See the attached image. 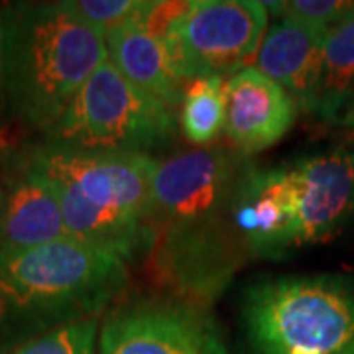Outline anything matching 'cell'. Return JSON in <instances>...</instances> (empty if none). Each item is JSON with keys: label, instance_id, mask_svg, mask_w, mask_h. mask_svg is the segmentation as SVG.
Masks as SVG:
<instances>
[{"label": "cell", "instance_id": "cell-1", "mask_svg": "<svg viewBox=\"0 0 354 354\" xmlns=\"http://www.w3.org/2000/svg\"><path fill=\"white\" fill-rule=\"evenodd\" d=\"M248 169L242 156L215 146L160 162L150 201L152 252L171 293L207 304L234 274L244 244L232 207Z\"/></svg>", "mask_w": 354, "mask_h": 354}, {"label": "cell", "instance_id": "cell-2", "mask_svg": "<svg viewBox=\"0 0 354 354\" xmlns=\"http://www.w3.org/2000/svg\"><path fill=\"white\" fill-rule=\"evenodd\" d=\"M127 281L124 260L71 239L0 248V354L57 327L99 319Z\"/></svg>", "mask_w": 354, "mask_h": 354}, {"label": "cell", "instance_id": "cell-3", "mask_svg": "<svg viewBox=\"0 0 354 354\" xmlns=\"http://www.w3.org/2000/svg\"><path fill=\"white\" fill-rule=\"evenodd\" d=\"M57 191L67 239L134 262L156 244L150 201L160 162L148 153L83 152L44 142L28 153Z\"/></svg>", "mask_w": 354, "mask_h": 354}, {"label": "cell", "instance_id": "cell-4", "mask_svg": "<svg viewBox=\"0 0 354 354\" xmlns=\"http://www.w3.org/2000/svg\"><path fill=\"white\" fill-rule=\"evenodd\" d=\"M4 95L14 114L48 134L77 91L109 59L104 32L64 2H16L0 10Z\"/></svg>", "mask_w": 354, "mask_h": 354}, {"label": "cell", "instance_id": "cell-5", "mask_svg": "<svg viewBox=\"0 0 354 354\" xmlns=\"http://www.w3.org/2000/svg\"><path fill=\"white\" fill-rule=\"evenodd\" d=\"M242 325L256 354H354V278H266L242 295Z\"/></svg>", "mask_w": 354, "mask_h": 354}, {"label": "cell", "instance_id": "cell-6", "mask_svg": "<svg viewBox=\"0 0 354 354\" xmlns=\"http://www.w3.org/2000/svg\"><path fill=\"white\" fill-rule=\"evenodd\" d=\"M176 130V113L132 85L109 59L77 91L48 144L83 152L148 153Z\"/></svg>", "mask_w": 354, "mask_h": 354}, {"label": "cell", "instance_id": "cell-7", "mask_svg": "<svg viewBox=\"0 0 354 354\" xmlns=\"http://www.w3.org/2000/svg\"><path fill=\"white\" fill-rule=\"evenodd\" d=\"M268 32V10L256 0H193L189 12L165 34L183 81L232 77L256 57Z\"/></svg>", "mask_w": 354, "mask_h": 354}, {"label": "cell", "instance_id": "cell-8", "mask_svg": "<svg viewBox=\"0 0 354 354\" xmlns=\"http://www.w3.org/2000/svg\"><path fill=\"white\" fill-rule=\"evenodd\" d=\"M97 354H230L207 304L177 293L116 305L99 330Z\"/></svg>", "mask_w": 354, "mask_h": 354}, {"label": "cell", "instance_id": "cell-9", "mask_svg": "<svg viewBox=\"0 0 354 354\" xmlns=\"http://www.w3.org/2000/svg\"><path fill=\"white\" fill-rule=\"evenodd\" d=\"M297 211V246L330 241L354 216V152L313 153L288 165Z\"/></svg>", "mask_w": 354, "mask_h": 354}, {"label": "cell", "instance_id": "cell-10", "mask_svg": "<svg viewBox=\"0 0 354 354\" xmlns=\"http://www.w3.org/2000/svg\"><path fill=\"white\" fill-rule=\"evenodd\" d=\"M232 225L254 256H281L297 246L295 193L288 165L250 167L232 207Z\"/></svg>", "mask_w": 354, "mask_h": 354}, {"label": "cell", "instance_id": "cell-11", "mask_svg": "<svg viewBox=\"0 0 354 354\" xmlns=\"http://www.w3.org/2000/svg\"><path fill=\"white\" fill-rule=\"evenodd\" d=\"M295 116V101L254 65L225 81V134L241 153L274 146L290 132Z\"/></svg>", "mask_w": 354, "mask_h": 354}, {"label": "cell", "instance_id": "cell-12", "mask_svg": "<svg viewBox=\"0 0 354 354\" xmlns=\"http://www.w3.org/2000/svg\"><path fill=\"white\" fill-rule=\"evenodd\" d=\"M327 32L283 16L268 28L256 53L254 67L276 81L307 113H315Z\"/></svg>", "mask_w": 354, "mask_h": 354}, {"label": "cell", "instance_id": "cell-13", "mask_svg": "<svg viewBox=\"0 0 354 354\" xmlns=\"http://www.w3.org/2000/svg\"><path fill=\"white\" fill-rule=\"evenodd\" d=\"M67 239L62 203L48 176L26 158L4 191L0 248H34Z\"/></svg>", "mask_w": 354, "mask_h": 354}, {"label": "cell", "instance_id": "cell-14", "mask_svg": "<svg viewBox=\"0 0 354 354\" xmlns=\"http://www.w3.org/2000/svg\"><path fill=\"white\" fill-rule=\"evenodd\" d=\"M109 62L132 85L165 104L171 113L179 111L183 99V79L177 73L169 50L162 38L142 26L127 22L104 34Z\"/></svg>", "mask_w": 354, "mask_h": 354}, {"label": "cell", "instance_id": "cell-15", "mask_svg": "<svg viewBox=\"0 0 354 354\" xmlns=\"http://www.w3.org/2000/svg\"><path fill=\"white\" fill-rule=\"evenodd\" d=\"M354 95V16L330 28L323 44V64L315 114L333 120Z\"/></svg>", "mask_w": 354, "mask_h": 354}, {"label": "cell", "instance_id": "cell-16", "mask_svg": "<svg viewBox=\"0 0 354 354\" xmlns=\"http://www.w3.org/2000/svg\"><path fill=\"white\" fill-rule=\"evenodd\" d=\"M179 124L183 136L197 146L215 142L225 132V79L191 81L179 104Z\"/></svg>", "mask_w": 354, "mask_h": 354}, {"label": "cell", "instance_id": "cell-17", "mask_svg": "<svg viewBox=\"0 0 354 354\" xmlns=\"http://www.w3.org/2000/svg\"><path fill=\"white\" fill-rule=\"evenodd\" d=\"M99 319H87L48 330L6 354H97Z\"/></svg>", "mask_w": 354, "mask_h": 354}, {"label": "cell", "instance_id": "cell-18", "mask_svg": "<svg viewBox=\"0 0 354 354\" xmlns=\"http://www.w3.org/2000/svg\"><path fill=\"white\" fill-rule=\"evenodd\" d=\"M64 6L81 22L106 34L116 26L132 22L144 0H64Z\"/></svg>", "mask_w": 354, "mask_h": 354}, {"label": "cell", "instance_id": "cell-19", "mask_svg": "<svg viewBox=\"0 0 354 354\" xmlns=\"http://www.w3.org/2000/svg\"><path fill=\"white\" fill-rule=\"evenodd\" d=\"M281 16L330 30L354 16V0H291L281 2Z\"/></svg>", "mask_w": 354, "mask_h": 354}, {"label": "cell", "instance_id": "cell-20", "mask_svg": "<svg viewBox=\"0 0 354 354\" xmlns=\"http://www.w3.org/2000/svg\"><path fill=\"white\" fill-rule=\"evenodd\" d=\"M193 0H164V2H144L142 10L134 16V24L142 26L146 32L153 34L156 38H165V34L171 30L177 20H181L189 12Z\"/></svg>", "mask_w": 354, "mask_h": 354}, {"label": "cell", "instance_id": "cell-21", "mask_svg": "<svg viewBox=\"0 0 354 354\" xmlns=\"http://www.w3.org/2000/svg\"><path fill=\"white\" fill-rule=\"evenodd\" d=\"M4 97V79H2V30H0V102Z\"/></svg>", "mask_w": 354, "mask_h": 354}, {"label": "cell", "instance_id": "cell-22", "mask_svg": "<svg viewBox=\"0 0 354 354\" xmlns=\"http://www.w3.org/2000/svg\"><path fill=\"white\" fill-rule=\"evenodd\" d=\"M2 209H4V189H2V183H0V215H2Z\"/></svg>", "mask_w": 354, "mask_h": 354}, {"label": "cell", "instance_id": "cell-23", "mask_svg": "<svg viewBox=\"0 0 354 354\" xmlns=\"http://www.w3.org/2000/svg\"><path fill=\"white\" fill-rule=\"evenodd\" d=\"M290 354H315V353H309V351H291Z\"/></svg>", "mask_w": 354, "mask_h": 354}]
</instances>
